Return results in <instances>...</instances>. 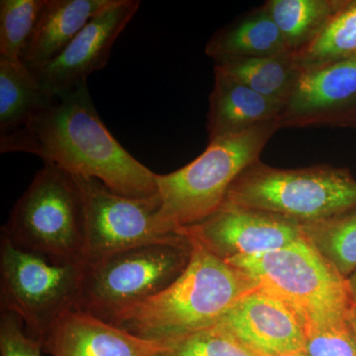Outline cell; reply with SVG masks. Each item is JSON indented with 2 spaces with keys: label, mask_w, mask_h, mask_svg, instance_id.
<instances>
[{
  "label": "cell",
  "mask_w": 356,
  "mask_h": 356,
  "mask_svg": "<svg viewBox=\"0 0 356 356\" xmlns=\"http://www.w3.org/2000/svg\"><path fill=\"white\" fill-rule=\"evenodd\" d=\"M0 152L34 154L74 177L96 178L128 197L158 194L156 173L134 158L109 132L86 81L54 95L23 127L0 135Z\"/></svg>",
  "instance_id": "1"
},
{
  "label": "cell",
  "mask_w": 356,
  "mask_h": 356,
  "mask_svg": "<svg viewBox=\"0 0 356 356\" xmlns=\"http://www.w3.org/2000/svg\"><path fill=\"white\" fill-rule=\"evenodd\" d=\"M191 259L170 286L117 312L111 323L135 336L165 343L217 324L259 285L247 273L192 243Z\"/></svg>",
  "instance_id": "2"
},
{
  "label": "cell",
  "mask_w": 356,
  "mask_h": 356,
  "mask_svg": "<svg viewBox=\"0 0 356 356\" xmlns=\"http://www.w3.org/2000/svg\"><path fill=\"white\" fill-rule=\"evenodd\" d=\"M280 129L278 122H273L210 142L188 165L168 175L156 173L159 217L168 231L175 233L216 212L236 178L261 159L267 143Z\"/></svg>",
  "instance_id": "3"
},
{
  "label": "cell",
  "mask_w": 356,
  "mask_h": 356,
  "mask_svg": "<svg viewBox=\"0 0 356 356\" xmlns=\"http://www.w3.org/2000/svg\"><path fill=\"white\" fill-rule=\"evenodd\" d=\"M277 295L307 330L348 322L355 308L348 282L302 236L286 247L227 261Z\"/></svg>",
  "instance_id": "4"
},
{
  "label": "cell",
  "mask_w": 356,
  "mask_h": 356,
  "mask_svg": "<svg viewBox=\"0 0 356 356\" xmlns=\"http://www.w3.org/2000/svg\"><path fill=\"white\" fill-rule=\"evenodd\" d=\"M191 252V241L175 233L83 261L76 309L109 322L117 312L170 286Z\"/></svg>",
  "instance_id": "5"
},
{
  "label": "cell",
  "mask_w": 356,
  "mask_h": 356,
  "mask_svg": "<svg viewBox=\"0 0 356 356\" xmlns=\"http://www.w3.org/2000/svg\"><path fill=\"white\" fill-rule=\"evenodd\" d=\"M226 201L300 224L324 221L355 209L356 179L346 168L284 170L259 159L236 178Z\"/></svg>",
  "instance_id": "6"
},
{
  "label": "cell",
  "mask_w": 356,
  "mask_h": 356,
  "mask_svg": "<svg viewBox=\"0 0 356 356\" xmlns=\"http://www.w3.org/2000/svg\"><path fill=\"white\" fill-rule=\"evenodd\" d=\"M1 234L51 264L83 262V203L74 177L44 163L14 205Z\"/></svg>",
  "instance_id": "7"
},
{
  "label": "cell",
  "mask_w": 356,
  "mask_h": 356,
  "mask_svg": "<svg viewBox=\"0 0 356 356\" xmlns=\"http://www.w3.org/2000/svg\"><path fill=\"white\" fill-rule=\"evenodd\" d=\"M81 276L83 262L51 264L0 236V312L17 316L40 343L58 318L76 308Z\"/></svg>",
  "instance_id": "8"
},
{
  "label": "cell",
  "mask_w": 356,
  "mask_h": 356,
  "mask_svg": "<svg viewBox=\"0 0 356 356\" xmlns=\"http://www.w3.org/2000/svg\"><path fill=\"white\" fill-rule=\"evenodd\" d=\"M74 177L83 203L84 261L175 234L159 217V194L128 197L110 191L96 178Z\"/></svg>",
  "instance_id": "9"
},
{
  "label": "cell",
  "mask_w": 356,
  "mask_h": 356,
  "mask_svg": "<svg viewBox=\"0 0 356 356\" xmlns=\"http://www.w3.org/2000/svg\"><path fill=\"white\" fill-rule=\"evenodd\" d=\"M175 233L225 261L278 250L303 236L300 222L228 201L203 221Z\"/></svg>",
  "instance_id": "10"
},
{
  "label": "cell",
  "mask_w": 356,
  "mask_h": 356,
  "mask_svg": "<svg viewBox=\"0 0 356 356\" xmlns=\"http://www.w3.org/2000/svg\"><path fill=\"white\" fill-rule=\"evenodd\" d=\"M138 0H113L89 20L60 55L35 74L44 91L54 96L86 83L92 72L102 70L119 35L140 8Z\"/></svg>",
  "instance_id": "11"
},
{
  "label": "cell",
  "mask_w": 356,
  "mask_h": 356,
  "mask_svg": "<svg viewBox=\"0 0 356 356\" xmlns=\"http://www.w3.org/2000/svg\"><path fill=\"white\" fill-rule=\"evenodd\" d=\"M356 123V57L303 72L278 119L280 128Z\"/></svg>",
  "instance_id": "12"
},
{
  "label": "cell",
  "mask_w": 356,
  "mask_h": 356,
  "mask_svg": "<svg viewBox=\"0 0 356 356\" xmlns=\"http://www.w3.org/2000/svg\"><path fill=\"white\" fill-rule=\"evenodd\" d=\"M219 324L262 356L305 350V325L277 295L259 287L248 293Z\"/></svg>",
  "instance_id": "13"
},
{
  "label": "cell",
  "mask_w": 356,
  "mask_h": 356,
  "mask_svg": "<svg viewBox=\"0 0 356 356\" xmlns=\"http://www.w3.org/2000/svg\"><path fill=\"white\" fill-rule=\"evenodd\" d=\"M41 343L51 356H156L161 348L158 341L77 309L58 318Z\"/></svg>",
  "instance_id": "14"
},
{
  "label": "cell",
  "mask_w": 356,
  "mask_h": 356,
  "mask_svg": "<svg viewBox=\"0 0 356 356\" xmlns=\"http://www.w3.org/2000/svg\"><path fill=\"white\" fill-rule=\"evenodd\" d=\"M214 72L207 119L209 143L278 122L284 104L255 92L219 70Z\"/></svg>",
  "instance_id": "15"
},
{
  "label": "cell",
  "mask_w": 356,
  "mask_h": 356,
  "mask_svg": "<svg viewBox=\"0 0 356 356\" xmlns=\"http://www.w3.org/2000/svg\"><path fill=\"white\" fill-rule=\"evenodd\" d=\"M113 0H46L22 62L36 72L62 53L91 18L104 10Z\"/></svg>",
  "instance_id": "16"
},
{
  "label": "cell",
  "mask_w": 356,
  "mask_h": 356,
  "mask_svg": "<svg viewBox=\"0 0 356 356\" xmlns=\"http://www.w3.org/2000/svg\"><path fill=\"white\" fill-rule=\"evenodd\" d=\"M214 60L282 57L292 55L280 28L261 6L215 33L205 49Z\"/></svg>",
  "instance_id": "17"
},
{
  "label": "cell",
  "mask_w": 356,
  "mask_h": 356,
  "mask_svg": "<svg viewBox=\"0 0 356 356\" xmlns=\"http://www.w3.org/2000/svg\"><path fill=\"white\" fill-rule=\"evenodd\" d=\"M53 96L44 91L33 70L21 58L0 57V134L17 130Z\"/></svg>",
  "instance_id": "18"
},
{
  "label": "cell",
  "mask_w": 356,
  "mask_h": 356,
  "mask_svg": "<svg viewBox=\"0 0 356 356\" xmlns=\"http://www.w3.org/2000/svg\"><path fill=\"white\" fill-rule=\"evenodd\" d=\"M214 70L284 107L301 76L293 55L226 58L215 62Z\"/></svg>",
  "instance_id": "19"
},
{
  "label": "cell",
  "mask_w": 356,
  "mask_h": 356,
  "mask_svg": "<svg viewBox=\"0 0 356 356\" xmlns=\"http://www.w3.org/2000/svg\"><path fill=\"white\" fill-rule=\"evenodd\" d=\"M348 0H268L264 4L292 55L305 49Z\"/></svg>",
  "instance_id": "20"
},
{
  "label": "cell",
  "mask_w": 356,
  "mask_h": 356,
  "mask_svg": "<svg viewBox=\"0 0 356 356\" xmlns=\"http://www.w3.org/2000/svg\"><path fill=\"white\" fill-rule=\"evenodd\" d=\"M356 57V0H348L309 46L294 54L301 74Z\"/></svg>",
  "instance_id": "21"
},
{
  "label": "cell",
  "mask_w": 356,
  "mask_h": 356,
  "mask_svg": "<svg viewBox=\"0 0 356 356\" xmlns=\"http://www.w3.org/2000/svg\"><path fill=\"white\" fill-rule=\"evenodd\" d=\"M307 242L343 277L356 271V208L324 221L301 224Z\"/></svg>",
  "instance_id": "22"
},
{
  "label": "cell",
  "mask_w": 356,
  "mask_h": 356,
  "mask_svg": "<svg viewBox=\"0 0 356 356\" xmlns=\"http://www.w3.org/2000/svg\"><path fill=\"white\" fill-rule=\"evenodd\" d=\"M161 343L156 356H261L219 323Z\"/></svg>",
  "instance_id": "23"
},
{
  "label": "cell",
  "mask_w": 356,
  "mask_h": 356,
  "mask_svg": "<svg viewBox=\"0 0 356 356\" xmlns=\"http://www.w3.org/2000/svg\"><path fill=\"white\" fill-rule=\"evenodd\" d=\"M46 0L0 1V57L21 58Z\"/></svg>",
  "instance_id": "24"
},
{
  "label": "cell",
  "mask_w": 356,
  "mask_h": 356,
  "mask_svg": "<svg viewBox=\"0 0 356 356\" xmlns=\"http://www.w3.org/2000/svg\"><path fill=\"white\" fill-rule=\"evenodd\" d=\"M305 334L309 356H356V337L348 322L307 330Z\"/></svg>",
  "instance_id": "25"
},
{
  "label": "cell",
  "mask_w": 356,
  "mask_h": 356,
  "mask_svg": "<svg viewBox=\"0 0 356 356\" xmlns=\"http://www.w3.org/2000/svg\"><path fill=\"white\" fill-rule=\"evenodd\" d=\"M42 343L25 331L17 316L0 312V356H41Z\"/></svg>",
  "instance_id": "26"
},
{
  "label": "cell",
  "mask_w": 356,
  "mask_h": 356,
  "mask_svg": "<svg viewBox=\"0 0 356 356\" xmlns=\"http://www.w3.org/2000/svg\"><path fill=\"white\" fill-rule=\"evenodd\" d=\"M346 282H348L351 299H353V304L356 306V271L351 274L350 277L346 278Z\"/></svg>",
  "instance_id": "27"
},
{
  "label": "cell",
  "mask_w": 356,
  "mask_h": 356,
  "mask_svg": "<svg viewBox=\"0 0 356 356\" xmlns=\"http://www.w3.org/2000/svg\"><path fill=\"white\" fill-rule=\"evenodd\" d=\"M348 323H350L351 329L355 332L356 337V306L351 310L350 317H348Z\"/></svg>",
  "instance_id": "28"
},
{
  "label": "cell",
  "mask_w": 356,
  "mask_h": 356,
  "mask_svg": "<svg viewBox=\"0 0 356 356\" xmlns=\"http://www.w3.org/2000/svg\"><path fill=\"white\" fill-rule=\"evenodd\" d=\"M270 356H309V355H307L305 351H299V353H286V355H270Z\"/></svg>",
  "instance_id": "29"
}]
</instances>
